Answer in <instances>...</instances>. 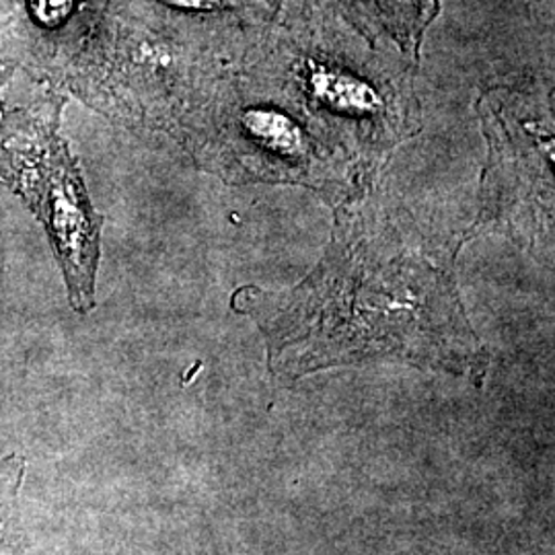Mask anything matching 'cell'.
I'll return each mask as SVG.
<instances>
[{
	"mask_svg": "<svg viewBox=\"0 0 555 555\" xmlns=\"http://www.w3.org/2000/svg\"><path fill=\"white\" fill-rule=\"evenodd\" d=\"M64 98L56 91L0 114V181L7 183L40 222L59 261L70 307H95L101 224L79 160L60 137Z\"/></svg>",
	"mask_w": 555,
	"mask_h": 555,
	"instance_id": "6da1fadb",
	"label": "cell"
},
{
	"mask_svg": "<svg viewBox=\"0 0 555 555\" xmlns=\"http://www.w3.org/2000/svg\"><path fill=\"white\" fill-rule=\"evenodd\" d=\"M73 4L75 0H29V11L34 20L50 27L66 20L73 11Z\"/></svg>",
	"mask_w": 555,
	"mask_h": 555,
	"instance_id": "7a4b0ae2",
	"label": "cell"
},
{
	"mask_svg": "<svg viewBox=\"0 0 555 555\" xmlns=\"http://www.w3.org/2000/svg\"><path fill=\"white\" fill-rule=\"evenodd\" d=\"M165 2L181 9H215L220 4V0H165Z\"/></svg>",
	"mask_w": 555,
	"mask_h": 555,
	"instance_id": "3957f363",
	"label": "cell"
}]
</instances>
